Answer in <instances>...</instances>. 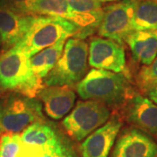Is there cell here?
Listing matches in <instances>:
<instances>
[{
  "instance_id": "1",
  "label": "cell",
  "mask_w": 157,
  "mask_h": 157,
  "mask_svg": "<svg viewBox=\"0 0 157 157\" xmlns=\"http://www.w3.org/2000/svg\"><path fill=\"white\" fill-rule=\"evenodd\" d=\"M74 86L81 99L98 101L108 107H122L132 94L127 75L103 69L90 70Z\"/></svg>"
},
{
  "instance_id": "2",
  "label": "cell",
  "mask_w": 157,
  "mask_h": 157,
  "mask_svg": "<svg viewBox=\"0 0 157 157\" xmlns=\"http://www.w3.org/2000/svg\"><path fill=\"white\" fill-rule=\"evenodd\" d=\"M42 87V80L34 74L28 57L13 46L0 55V89L35 97Z\"/></svg>"
},
{
  "instance_id": "3",
  "label": "cell",
  "mask_w": 157,
  "mask_h": 157,
  "mask_svg": "<svg viewBox=\"0 0 157 157\" xmlns=\"http://www.w3.org/2000/svg\"><path fill=\"white\" fill-rule=\"evenodd\" d=\"M0 94V129L20 134L31 124L45 119L42 102L36 97L5 91Z\"/></svg>"
},
{
  "instance_id": "4",
  "label": "cell",
  "mask_w": 157,
  "mask_h": 157,
  "mask_svg": "<svg viewBox=\"0 0 157 157\" xmlns=\"http://www.w3.org/2000/svg\"><path fill=\"white\" fill-rule=\"evenodd\" d=\"M78 27L66 18L56 16L34 15L33 22L27 34L17 46L28 57L54 45L61 39L73 38Z\"/></svg>"
},
{
  "instance_id": "5",
  "label": "cell",
  "mask_w": 157,
  "mask_h": 157,
  "mask_svg": "<svg viewBox=\"0 0 157 157\" xmlns=\"http://www.w3.org/2000/svg\"><path fill=\"white\" fill-rule=\"evenodd\" d=\"M88 66V44L84 39H69L59 59L42 79V83L72 87L87 74Z\"/></svg>"
},
{
  "instance_id": "6",
  "label": "cell",
  "mask_w": 157,
  "mask_h": 157,
  "mask_svg": "<svg viewBox=\"0 0 157 157\" xmlns=\"http://www.w3.org/2000/svg\"><path fill=\"white\" fill-rule=\"evenodd\" d=\"M110 116V109L105 104L89 100L79 101L62 121L61 126L72 140L80 142L106 123Z\"/></svg>"
},
{
  "instance_id": "7",
  "label": "cell",
  "mask_w": 157,
  "mask_h": 157,
  "mask_svg": "<svg viewBox=\"0 0 157 157\" xmlns=\"http://www.w3.org/2000/svg\"><path fill=\"white\" fill-rule=\"evenodd\" d=\"M133 11V0H120L104 7L103 17L97 31L99 36L123 44L127 36L134 32Z\"/></svg>"
},
{
  "instance_id": "8",
  "label": "cell",
  "mask_w": 157,
  "mask_h": 157,
  "mask_svg": "<svg viewBox=\"0 0 157 157\" xmlns=\"http://www.w3.org/2000/svg\"><path fill=\"white\" fill-rule=\"evenodd\" d=\"M88 64L96 69H103L128 76L126 53L122 44L113 39L94 37L88 45Z\"/></svg>"
},
{
  "instance_id": "9",
  "label": "cell",
  "mask_w": 157,
  "mask_h": 157,
  "mask_svg": "<svg viewBox=\"0 0 157 157\" xmlns=\"http://www.w3.org/2000/svg\"><path fill=\"white\" fill-rule=\"evenodd\" d=\"M157 142L135 127L121 129L108 157H155Z\"/></svg>"
},
{
  "instance_id": "10",
  "label": "cell",
  "mask_w": 157,
  "mask_h": 157,
  "mask_svg": "<svg viewBox=\"0 0 157 157\" xmlns=\"http://www.w3.org/2000/svg\"><path fill=\"white\" fill-rule=\"evenodd\" d=\"M122 127V120L113 113L107 122L94 131L78 147V157H108Z\"/></svg>"
},
{
  "instance_id": "11",
  "label": "cell",
  "mask_w": 157,
  "mask_h": 157,
  "mask_svg": "<svg viewBox=\"0 0 157 157\" xmlns=\"http://www.w3.org/2000/svg\"><path fill=\"white\" fill-rule=\"evenodd\" d=\"M124 119L133 127L157 139V104L140 94H132L123 105Z\"/></svg>"
},
{
  "instance_id": "12",
  "label": "cell",
  "mask_w": 157,
  "mask_h": 157,
  "mask_svg": "<svg viewBox=\"0 0 157 157\" xmlns=\"http://www.w3.org/2000/svg\"><path fill=\"white\" fill-rule=\"evenodd\" d=\"M36 96L42 102L47 117L55 121L68 114L76 100L75 92L67 86H45L38 91Z\"/></svg>"
},
{
  "instance_id": "13",
  "label": "cell",
  "mask_w": 157,
  "mask_h": 157,
  "mask_svg": "<svg viewBox=\"0 0 157 157\" xmlns=\"http://www.w3.org/2000/svg\"><path fill=\"white\" fill-rule=\"evenodd\" d=\"M34 15H22L0 6V36L3 52L22 41L33 22Z\"/></svg>"
},
{
  "instance_id": "14",
  "label": "cell",
  "mask_w": 157,
  "mask_h": 157,
  "mask_svg": "<svg viewBox=\"0 0 157 157\" xmlns=\"http://www.w3.org/2000/svg\"><path fill=\"white\" fill-rule=\"evenodd\" d=\"M76 15L74 25L78 32L73 38L85 39L96 33L103 17L102 3L97 0H67Z\"/></svg>"
},
{
  "instance_id": "15",
  "label": "cell",
  "mask_w": 157,
  "mask_h": 157,
  "mask_svg": "<svg viewBox=\"0 0 157 157\" xmlns=\"http://www.w3.org/2000/svg\"><path fill=\"white\" fill-rule=\"evenodd\" d=\"M17 157H78V152L73 140L61 130L53 139L45 143L22 142Z\"/></svg>"
},
{
  "instance_id": "16",
  "label": "cell",
  "mask_w": 157,
  "mask_h": 157,
  "mask_svg": "<svg viewBox=\"0 0 157 157\" xmlns=\"http://www.w3.org/2000/svg\"><path fill=\"white\" fill-rule=\"evenodd\" d=\"M125 42L130 48L133 59L143 66H149L157 56V31H134Z\"/></svg>"
},
{
  "instance_id": "17",
  "label": "cell",
  "mask_w": 157,
  "mask_h": 157,
  "mask_svg": "<svg viewBox=\"0 0 157 157\" xmlns=\"http://www.w3.org/2000/svg\"><path fill=\"white\" fill-rule=\"evenodd\" d=\"M66 40L61 39L30 58L32 70L37 78L42 80L54 67L63 52Z\"/></svg>"
},
{
  "instance_id": "18",
  "label": "cell",
  "mask_w": 157,
  "mask_h": 157,
  "mask_svg": "<svg viewBox=\"0 0 157 157\" xmlns=\"http://www.w3.org/2000/svg\"><path fill=\"white\" fill-rule=\"evenodd\" d=\"M132 26L134 31H157V2L133 0Z\"/></svg>"
},
{
  "instance_id": "19",
  "label": "cell",
  "mask_w": 157,
  "mask_h": 157,
  "mask_svg": "<svg viewBox=\"0 0 157 157\" xmlns=\"http://www.w3.org/2000/svg\"><path fill=\"white\" fill-rule=\"evenodd\" d=\"M33 15H47L66 18L74 24L76 15L68 5L67 0H34Z\"/></svg>"
},
{
  "instance_id": "20",
  "label": "cell",
  "mask_w": 157,
  "mask_h": 157,
  "mask_svg": "<svg viewBox=\"0 0 157 157\" xmlns=\"http://www.w3.org/2000/svg\"><path fill=\"white\" fill-rule=\"evenodd\" d=\"M136 83L142 93L146 94L157 85V56L149 66H144L137 73Z\"/></svg>"
},
{
  "instance_id": "21",
  "label": "cell",
  "mask_w": 157,
  "mask_h": 157,
  "mask_svg": "<svg viewBox=\"0 0 157 157\" xmlns=\"http://www.w3.org/2000/svg\"><path fill=\"white\" fill-rule=\"evenodd\" d=\"M21 145L20 134L5 133L0 136V157H17Z\"/></svg>"
},
{
  "instance_id": "22",
  "label": "cell",
  "mask_w": 157,
  "mask_h": 157,
  "mask_svg": "<svg viewBox=\"0 0 157 157\" xmlns=\"http://www.w3.org/2000/svg\"><path fill=\"white\" fill-rule=\"evenodd\" d=\"M33 3L34 0H0V6L22 15H33Z\"/></svg>"
},
{
  "instance_id": "23",
  "label": "cell",
  "mask_w": 157,
  "mask_h": 157,
  "mask_svg": "<svg viewBox=\"0 0 157 157\" xmlns=\"http://www.w3.org/2000/svg\"><path fill=\"white\" fill-rule=\"evenodd\" d=\"M146 94L147 95V98H149L152 101H154L155 104H157V85L148 92H147Z\"/></svg>"
},
{
  "instance_id": "24",
  "label": "cell",
  "mask_w": 157,
  "mask_h": 157,
  "mask_svg": "<svg viewBox=\"0 0 157 157\" xmlns=\"http://www.w3.org/2000/svg\"><path fill=\"white\" fill-rule=\"evenodd\" d=\"M101 3H107V2H114V1H118V0H97Z\"/></svg>"
},
{
  "instance_id": "25",
  "label": "cell",
  "mask_w": 157,
  "mask_h": 157,
  "mask_svg": "<svg viewBox=\"0 0 157 157\" xmlns=\"http://www.w3.org/2000/svg\"><path fill=\"white\" fill-rule=\"evenodd\" d=\"M2 47V39H1V36H0V48Z\"/></svg>"
},
{
  "instance_id": "26",
  "label": "cell",
  "mask_w": 157,
  "mask_h": 157,
  "mask_svg": "<svg viewBox=\"0 0 157 157\" xmlns=\"http://www.w3.org/2000/svg\"><path fill=\"white\" fill-rule=\"evenodd\" d=\"M1 133H2V131H1V129H0V136H1Z\"/></svg>"
},
{
  "instance_id": "27",
  "label": "cell",
  "mask_w": 157,
  "mask_h": 157,
  "mask_svg": "<svg viewBox=\"0 0 157 157\" xmlns=\"http://www.w3.org/2000/svg\"><path fill=\"white\" fill-rule=\"evenodd\" d=\"M154 1H155V2H157V0H154Z\"/></svg>"
},
{
  "instance_id": "28",
  "label": "cell",
  "mask_w": 157,
  "mask_h": 157,
  "mask_svg": "<svg viewBox=\"0 0 157 157\" xmlns=\"http://www.w3.org/2000/svg\"><path fill=\"white\" fill-rule=\"evenodd\" d=\"M155 157H157V155H155Z\"/></svg>"
}]
</instances>
